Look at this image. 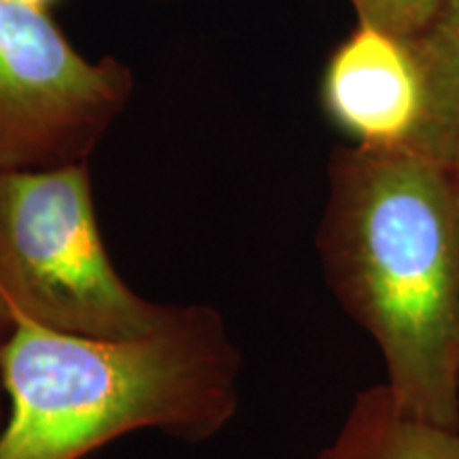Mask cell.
I'll return each instance as SVG.
<instances>
[{
  "label": "cell",
  "instance_id": "obj_6",
  "mask_svg": "<svg viewBox=\"0 0 459 459\" xmlns=\"http://www.w3.org/2000/svg\"><path fill=\"white\" fill-rule=\"evenodd\" d=\"M317 459H459V429L411 415L383 383L355 395L336 438Z\"/></svg>",
  "mask_w": 459,
  "mask_h": 459
},
{
  "label": "cell",
  "instance_id": "obj_2",
  "mask_svg": "<svg viewBox=\"0 0 459 459\" xmlns=\"http://www.w3.org/2000/svg\"><path fill=\"white\" fill-rule=\"evenodd\" d=\"M0 375L9 402L0 459H83L139 429L198 445L238 411V349L206 304H175L134 338L20 321L0 347Z\"/></svg>",
  "mask_w": 459,
  "mask_h": 459
},
{
  "label": "cell",
  "instance_id": "obj_11",
  "mask_svg": "<svg viewBox=\"0 0 459 459\" xmlns=\"http://www.w3.org/2000/svg\"><path fill=\"white\" fill-rule=\"evenodd\" d=\"M24 3L37 4V7H45V4H48V3H49V0H24Z\"/></svg>",
  "mask_w": 459,
  "mask_h": 459
},
{
  "label": "cell",
  "instance_id": "obj_5",
  "mask_svg": "<svg viewBox=\"0 0 459 459\" xmlns=\"http://www.w3.org/2000/svg\"><path fill=\"white\" fill-rule=\"evenodd\" d=\"M324 107L355 147L412 149L426 119V83L411 39L358 22L325 68Z\"/></svg>",
  "mask_w": 459,
  "mask_h": 459
},
{
  "label": "cell",
  "instance_id": "obj_4",
  "mask_svg": "<svg viewBox=\"0 0 459 459\" xmlns=\"http://www.w3.org/2000/svg\"><path fill=\"white\" fill-rule=\"evenodd\" d=\"M130 91L128 66L79 54L45 7L0 0V175L88 162Z\"/></svg>",
  "mask_w": 459,
  "mask_h": 459
},
{
  "label": "cell",
  "instance_id": "obj_7",
  "mask_svg": "<svg viewBox=\"0 0 459 459\" xmlns=\"http://www.w3.org/2000/svg\"><path fill=\"white\" fill-rule=\"evenodd\" d=\"M411 41L426 83V119L411 152L449 166L459 153V0H443Z\"/></svg>",
  "mask_w": 459,
  "mask_h": 459
},
{
  "label": "cell",
  "instance_id": "obj_1",
  "mask_svg": "<svg viewBox=\"0 0 459 459\" xmlns=\"http://www.w3.org/2000/svg\"><path fill=\"white\" fill-rule=\"evenodd\" d=\"M317 243L332 294L383 355L394 400L459 429V211L449 169L411 149L342 153Z\"/></svg>",
  "mask_w": 459,
  "mask_h": 459
},
{
  "label": "cell",
  "instance_id": "obj_8",
  "mask_svg": "<svg viewBox=\"0 0 459 459\" xmlns=\"http://www.w3.org/2000/svg\"><path fill=\"white\" fill-rule=\"evenodd\" d=\"M443 0H351L358 22L412 39L426 28Z\"/></svg>",
  "mask_w": 459,
  "mask_h": 459
},
{
  "label": "cell",
  "instance_id": "obj_3",
  "mask_svg": "<svg viewBox=\"0 0 459 459\" xmlns=\"http://www.w3.org/2000/svg\"><path fill=\"white\" fill-rule=\"evenodd\" d=\"M175 304L136 294L108 257L88 162L0 175V332L15 324L91 338H134Z\"/></svg>",
  "mask_w": 459,
  "mask_h": 459
},
{
  "label": "cell",
  "instance_id": "obj_10",
  "mask_svg": "<svg viewBox=\"0 0 459 459\" xmlns=\"http://www.w3.org/2000/svg\"><path fill=\"white\" fill-rule=\"evenodd\" d=\"M7 341V336L3 334V332H0V347H3V342ZM4 398H7V395H4V387H3V375H0V429H3V426H4V419H7V411H4Z\"/></svg>",
  "mask_w": 459,
  "mask_h": 459
},
{
  "label": "cell",
  "instance_id": "obj_9",
  "mask_svg": "<svg viewBox=\"0 0 459 459\" xmlns=\"http://www.w3.org/2000/svg\"><path fill=\"white\" fill-rule=\"evenodd\" d=\"M451 172V181H453V189H455V200H457V211H459V153L455 156V160L446 166Z\"/></svg>",
  "mask_w": 459,
  "mask_h": 459
}]
</instances>
